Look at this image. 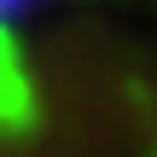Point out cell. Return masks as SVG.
Listing matches in <instances>:
<instances>
[{
	"mask_svg": "<svg viewBox=\"0 0 157 157\" xmlns=\"http://www.w3.org/2000/svg\"><path fill=\"white\" fill-rule=\"evenodd\" d=\"M17 6H23V0H0V12H17Z\"/></svg>",
	"mask_w": 157,
	"mask_h": 157,
	"instance_id": "6da1fadb",
	"label": "cell"
}]
</instances>
